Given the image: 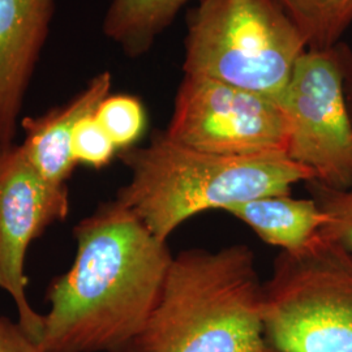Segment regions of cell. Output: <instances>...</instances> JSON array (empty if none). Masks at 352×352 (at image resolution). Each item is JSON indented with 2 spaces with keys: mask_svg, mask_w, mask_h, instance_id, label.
<instances>
[{
  "mask_svg": "<svg viewBox=\"0 0 352 352\" xmlns=\"http://www.w3.org/2000/svg\"><path fill=\"white\" fill-rule=\"evenodd\" d=\"M75 261L46 292L42 352H129L148 322L173 263L157 239L118 200L75 228Z\"/></svg>",
  "mask_w": 352,
  "mask_h": 352,
  "instance_id": "1",
  "label": "cell"
},
{
  "mask_svg": "<svg viewBox=\"0 0 352 352\" xmlns=\"http://www.w3.org/2000/svg\"><path fill=\"white\" fill-rule=\"evenodd\" d=\"M131 179L116 200L157 239H167L196 214L223 210L267 195H287L314 174L286 154L231 157L193 151L155 131L145 146L119 151Z\"/></svg>",
  "mask_w": 352,
  "mask_h": 352,
  "instance_id": "2",
  "label": "cell"
},
{
  "mask_svg": "<svg viewBox=\"0 0 352 352\" xmlns=\"http://www.w3.org/2000/svg\"><path fill=\"white\" fill-rule=\"evenodd\" d=\"M129 352H269L253 251L236 244L174 256L160 300Z\"/></svg>",
  "mask_w": 352,
  "mask_h": 352,
  "instance_id": "3",
  "label": "cell"
},
{
  "mask_svg": "<svg viewBox=\"0 0 352 352\" xmlns=\"http://www.w3.org/2000/svg\"><path fill=\"white\" fill-rule=\"evenodd\" d=\"M307 50L277 0H200L187 20L183 71L279 103Z\"/></svg>",
  "mask_w": 352,
  "mask_h": 352,
  "instance_id": "4",
  "label": "cell"
},
{
  "mask_svg": "<svg viewBox=\"0 0 352 352\" xmlns=\"http://www.w3.org/2000/svg\"><path fill=\"white\" fill-rule=\"evenodd\" d=\"M269 352H352V253L322 231L298 254L282 252L264 285Z\"/></svg>",
  "mask_w": 352,
  "mask_h": 352,
  "instance_id": "5",
  "label": "cell"
},
{
  "mask_svg": "<svg viewBox=\"0 0 352 352\" xmlns=\"http://www.w3.org/2000/svg\"><path fill=\"white\" fill-rule=\"evenodd\" d=\"M350 50L338 43L298 59L279 104L287 116L286 155L330 188L352 187V116L347 97Z\"/></svg>",
  "mask_w": 352,
  "mask_h": 352,
  "instance_id": "6",
  "label": "cell"
},
{
  "mask_svg": "<svg viewBox=\"0 0 352 352\" xmlns=\"http://www.w3.org/2000/svg\"><path fill=\"white\" fill-rule=\"evenodd\" d=\"M166 138L193 151L231 157L286 154L287 116L278 102L204 76L184 75Z\"/></svg>",
  "mask_w": 352,
  "mask_h": 352,
  "instance_id": "7",
  "label": "cell"
},
{
  "mask_svg": "<svg viewBox=\"0 0 352 352\" xmlns=\"http://www.w3.org/2000/svg\"><path fill=\"white\" fill-rule=\"evenodd\" d=\"M69 208L68 186L39 175L21 145L0 142V289L12 298L17 322L38 343L43 315L26 298V253L51 225L68 217Z\"/></svg>",
  "mask_w": 352,
  "mask_h": 352,
  "instance_id": "8",
  "label": "cell"
},
{
  "mask_svg": "<svg viewBox=\"0 0 352 352\" xmlns=\"http://www.w3.org/2000/svg\"><path fill=\"white\" fill-rule=\"evenodd\" d=\"M56 0H0V142H13Z\"/></svg>",
  "mask_w": 352,
  "mask_h": 352,
  "instance_id": "9",
  "label": "cell"
},
{
  "mask_svg": "<svg viewBox=\"0 0 352 352\" xmlns=\"http://www.w3.org/2000/svg\"><path fill=\"white\" fill-rule=\"evenodd\" d=\"M113 76L109 71L94 76L69 101L42 115L21 120L25 139L21 144L29 164L52 184L67 186L75 173L72 136L82 118L97 111L111 91Z\"/></svg>",
  "mask_w": 352,
  "mask_h": 352,
  "instance_id": "10",
  "label": "cell"
},
{
  "mask_svg": "<svg viewBox=\"0 0 352 352\" xmlns=\"http://www.w3.org/2000/svg\"><path fill=\"white\" fill-rule=\"evenodd\" d=\"M225 212L251 227L265 243L289 254L311 248L329 223L315 199H292L289 193L256 197L231 205Z\"/></svg>",
  "mask_w": 352,
  "mask_h": 352,
  "instance_id": "11",
  "label": "cell"
},
{
  "mask_svg": "<svg viewBox=\"0 0 352 352\" xmlns=\"http://www.w3.org/2000/svg\"><path fill=\"white\" fill-rule=\"evenodd\" d=\"M190 0H111L102 32L123 54L138 59L148 54L177 13Z\"/></svg>",
  "mask_w": 352,
  "mask_h": 352,
  "instance_id": "12",
  "label": "cell"
},
{
  "mask_svg": "<svg viewBox=\"0 0 352 352\" xmlns=\"http://www.w3.org/2000/svg\"><path fill=\"white\" fill-rule=\"evenodd\" d=\"M302 33L308 50L340 43L352 24V0H277Z\"/></svg>",
  "mask_w": 352,
  "mask_h": 352,
  "instance_id": "13",
  "label": "cell"
},
{
  "mask_svg": "<svg viewBox=\"0 0 352 352\" xmlns=\"http://www.w3.org/2000/svg\"><path fill=\"white\" fill-rule=\"evenodd\" d=\"M118 151H126L139 142L146 128V111L138 97L109 94L94 113Z\"/></svg>",
  "mask_w": 352,
  "mask_h": 352,
  "instance_id": "14",
  "label": "cell"
},
{
  "mask_svg": "<svg viewBox=\"0 0 352 352\" xmlns=\"http://www.w3.org/2000/svg\"><path fill=\"white\" fill-rule=\"evenodd\" d=\"M307 184L312 199H315L329 217V223L324 232L352 253V187L330 188L315 180L307 182Z\"/></svg>",
  "mask_w": 352,
  "mask_h": 352,
  "instance_id": "15",
  "label": "cell"
},
{
  "mask_svg": "<svg viewBox=\"0 0 352 352\" xmlns=\"http://www.w3.org/2000/svg\"><path fill=\"white\" fill-rule=\"evenodd\" d=\"M94 113L82 118L76 124L72 136V155L76 164L101 170L110 164L119 151Z\"/></svg>",
  "mask_w": 352,
  "mask_h": 352,
  "instance_id": "16",
  "label": "cell"
},
{
  "mask_svg": "<svg viewBox=\"0 0 352 352\" xmlns=\"http://www.w3.org/2000/svg\"><path fill=\"white\" fill-rule=\"evenodd\" d=\"M0 352H42L19 322L0 316Z\"/></svg>",
  "mask_w": 352,
  "mask_h": 352,
  "instance_id": "17",
  "label": "cell"
},
{
  "mask_svg": "<svg viewBox=\"0 0 352 352\" xmlns=\"http://www.w3.org/2000/svg\"><path fill=\"white\" fill-rule=\"evenodd\" d=\"M347 97H349V104H350V111H351L352 116V91L347 90Z\"/></svg>",
  "mask_w": 352,
  "mask_h": 352,
  "instance_id": "18",
  "label": "cell"
},
{
  "mask_svg": "<svg viewBox=\"0 0 352 352\" xmlns=\"http://www.w3.org/2000/svg\"><path fill=\"white\" fill-rule=\"evenodd\" d=\"M347 90H349V91H352V78L351 81L349 82V89H347Z\"/></svg>",
  "mask_w": 352,
  "mask_h": 352,
  "instance_id": "19",
  "label": "cell"
}]
</instances>
